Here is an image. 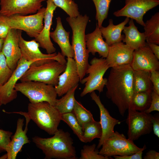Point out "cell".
<instances>
[{"label":"cell","instance_id":"1","mask_svg":"<svg viewBox=\"0 0 159 159\" xmlns=\"http://www.w3.org/2000/svg\"><path fill=\"white\" fill-rule=\"evenodd\" d=\"M105 86L106 95L123 116L129 107L134 93L133 70L130 64L111 68Z\"/></svg>","mask_w":159,"mask_h":159},{"label":"cell","instance_id":"2","mask_svg":"<svg viewBox=\"0 0 159 159\" xmlns=\"http://www.w3.org/2000/svg\"><path fill=\"white\" fill-rule=\"evenodd\" d=\"M33 142L44 154L45 159H76L75 148L70 134L59 129L52 137L43 138L36 136Z\"/></svg>","mask_w":159,"mask_h":159},{"label":"cell","instance_id":"3","mask_svg":"<svg viewBox=\"0 0 159 159\" xmlns=\"http://www.w3.org/2000/svg\"><path fill=\"white\" fill-rule=\"evenodd\" d=\"M89 18L87 15L80 14L76 17H68L66 20L72 32V46L74 54L73 58L77 65L80 81L86 75L89 64V54L86 47L85 31Z\"/></svg>","mask_w":159,"mask_h":159},{"label":"cell","instance_id":"4","mask_svg":"<svg viewBox=\"0 0 159 159\" xmlns=\"http://www.w3.org/2000/svg\"><path fill=\"white\" fill-rule=\"evenodd\" d=\"M13 113L25 115L32 120L41 129L50 135H54L58 129L62 120V114L47 102L30 103L27 112H14Z\"/></svg>","mask_w":159,"mask_h":159},{"label":"cell","instance_id":"5","mask_svg":"<svg viewBox=\"0 0 159 159\" xmlns=\"http://www.w3.org/2000/svg\"><path fill=\"white\" fill-rule=\"evenodd\" d=\"M110 68L105 58L94 57L91 60L86 70L87 76L84 77L80 82L85 85V87L80 94L83 97L95 90L102 92L106 83L107 79L104 76Z\"/></svg>","mask_w":159,"mask_h":159},{"label":"cell","instance_id":"6","mask_svg":"<svg viewBox=\"0 0 159 159\" xmlns=\"http://www.w3.org/2000/svg\"><path fill=\"white\" fill-rule=\"evenodd\" d=\"M66 64L53 61L37 66H30L20 79L21 82L37 81L56 86Z\"/></svg>","mask_w":159,"mask_h":159},{"label":"cell","instance_id":"7","mask_svg":"<svg viewBox=\"0 0 159 159\" xmlns=\"http://www.w3.org/2000/svg\"><path fill=\"white\" fill-rule=\"evenodd\" d=\"M14 89L27 97L31 103L46 102L54 106L57 99L54 87L42 82H21L16 84Z\"/></svg>","mask_w":159,"mask_h":159},{"label":"cell","instance_id":"8","mask_svg":"<svg viewBox=\"0 0 159 159\" xmlns=\"http://www.w3.org/2000/svg\"><path fill=\"white\" fill-rule=\"evenodd\" d=\"M101 146L99 154L109 158L115 155H128L146 149L145 145L142 148H139L133 141L116 131L104 141Z\"/></svg>","mask_w":159,"mask_h":159},{"label":"cell","instance_id":"9","mask_svg":"<svg viewBox=\"0 0 159 159\" xmlns=\"http://www.w3.org/2000/svg\"><path fill=\"white\" fill-rule=\"evenodd\" d=\"M46 8H41L34 14L26 16L15 14L7 16L11 29L23 30L30 37L35 38L42 30L43 21Z\"/></svg>","mask_w":159,"mask_h":159},{"label":"cell","instance_id":"10","mask_svg":"<svg viewBox=\"0 0 159 159\" xmlns=\"http://www.w3.org/2000/svg\"><path fill=\"white\" fill-rule=\"evenodd\" d=\"M21 34L20 35L19 42L22 56L27 61L35 62L31 66H39L53 61L66 64L65 57L60 52L51 54H44L39 49L38 42L34 39L26 41L22 37Z\"/></svg>","mask_w":159,"mask_h":159},{"label":"cell","instance_id":"11","mask_svg":"<svg viewBox=\"0 0 159 159\" xmlns=\"http://www.w3.org/2000/svg\"><path fill=\"white\" fill-rule=\"evenodd\" d=\"M126 120L128 127V138L133 141L142 135L150 133L152 131L153 115L144 112H140L129 107Z\"/></svg>","mask_w":159,"mask_h":159},{"label":"cell","instance_id":"12","mask_svg":"<svg viewBox=\"0 0 159 159\" xmlns=\"http://www.w3.org/2000/svg\"><path fill=\"white\" fill-rule=\"evenodd\" d=\"M159 0H125V5L113 13L116 17L125 16L135 20L144 26V15L148 11L158 6Z\"/></svg>","mask_w":159,"mask_h":159},{"label":"cell","instance_id":"13","mask_svg":"<svg viewBox=\"0 0 159 159\" xmlns=\"http://www.w3.org/2000/svg\"><path fill=\"white\" fill-rule=\"evenodd\" d=\"M35 62L27 61L21 56L8 80L4 85L0 86V102L1 105H6L16 98L17 91L14 89L15 85Z\"/></svg>","mask_w":159,"mask_h":159},{"label":"cell","instance_id":"14","mask_svg":"<svg viewBox=\"0 0 159 159\" xmlns=\"http://www.w3.org/2000/svg\"><path fill=\"white\" fill-rule=\"evenodd\" d=\"M46 0H0V14L6 16L35 14Z\"/></svg>","mask_w":159,"mask_h":159},{"label":"cell","instance_id":"15","mask_svg":"<svg viewBox=\"0 0 159 159\" xmlns=\"http://www.w3.org/2000/svg\"><path fill=\"white\" fill-rule=\"evenodd\" d=\"M80 81L74 58L67 57L65 69L59 76L57 84L54 86L57 95L62 96L73 88L78 86Z\"/></svg>","mask_w":159,"mask_h":159},{"label":"cell","instance_id":"16","mask_svg":"<svg viewBox=\"0 0 159 159\" xmlns=\"http://www.w3.org/2000/svg\"><path fill=\"white\" fill-rule=\"evenodd\" d=\"M22 32L21 30L11 29L4 39L2 50L9 67L13 71L22 56L19 42Z\"/></svg>","mask_w":159,"mask_h":159},{"label":"cell","instance_id":"17","mask_svg":"<svg viewBox=\"0 0 159 159\" xmlns=\"http://www.w3.org/2000/svg\"><path fill=\"white\" fill-rule=\"evenodd\" d=\"M130 65L133 70H159V61L147 44L134 50Z\"/></svg>","mask_w":159,"mask_h":159},{"label":"cell","instance_id":"18","mask_svg":"<svg viewBox=\"0 0 159 159\" xmlns=\"http://www.w3.org/2000/svg\"><path fill=\"white\" fill-rule=\"evenodd\" d=\"M90 93L92 100L97 105L100 112V122L102 127V133L97 147V149H98L101 147L104 141L114 132L115 126L120 124L121 122L110 115L108 111L102 103L99 96L96 94L95 91Z\"/></svg>","mask_w":159,"mask_h":159},{"label":"cell","instance_id":"19","mask_svg":"<svg viewBox=\"0 0 159 159\" xmlns=\"http://www.w3.org/2000/svg\"><path fill=\"white\" fill-rule=\"evenodd\" d=\"M47 6L44 14V25L41 32L34 39L39 43L40 47L46 50L48 54L55 52L56 49L52 42L50 36L54 11L57 6L52 0H47Z\"/></svg>","mask_w":159,"mask_h":159},{"label":"cell","instance_id":"20","mask_svg":"<svg viewBox=\"0 0 159 159\" xmlns=\"http://www.w3.org/2000/svg\"><path fill=\"white\" fill-rule=\"evenodd\" d=\"M23 115L26 119L25 128L23 130L24 119L19 118L17 121L16 132L14 135L11 136V141L6 150L7 159H15L23 146L30 143L26 134L28 130V125L31 120L26 115Z\"/></svg>","mask_w":159,"mask_h":159},{"label":"cell","instance_id":"21","mask_svg":"<svg viewBox=\"0 0 159 159\" xmlns=\"http://www.w3.org/2000/svg\"><path fill=\"white\" fill-rule=\"evenodd\" d=\"M134 50L122 42L110 46L105 58L110 68L131 64Z\"/></svg>","mask_w":159,"mask_h":159},{"label":"cell","instance_id":"22","mask_svg":"<svg viewBox=\"0 0 159 159\" xmlns=\"http://www.w3.org/2000/svg\"><path fill=\"white\" fill-rule=\"evenodd\" d=\"M97 23L92 32L85 35L86 44L89 53L95 55L97 53L100 57L106 58L108 54L110 46L104 41Z\"/></svg>","mask_w":159,"mask_h":159},{"label":"cell","instance_id":"23","mask_svg":"<svg viewBox=\"0 0 159 159\" xmlns=\"http://www.w3.org/2000/svg\"><path fill=\"white\" fill-rule=\"evenodd\" d=\"M56 19V27L54 31L50 32V37L59 45L61 50V53L63 56L73 58L74 52L69 40L70 32L66 31L64 28L59 16Z\"/></svg>","mask_w":159,"mask_h":159},{"label":"cell","instance_id":"24","mask_svg":"<svg viewBox=\"0 0 159 159\" xmlns=\"http://www.w3.org/2000/svg\"><path fill=\"white\" fill-rule=\"evenodd\" d=\"M129 20V18L126 17L123 21L115 25L113 24V20L110 19L109 24L107 26H102L100 28L103 37L105 39V42L109 46L122 41L124 35L122 34L121 33Z\"/></svg>","mask_w":159,"mask_h":159},{"label":"cell","instance_id":"25","mask_svg":"<svg viewBox=\"0 0 159 159\" xmlns=\"http://www.w3.org/2000/svg\"><path fill=\"white\" fill-rule=\"evenodd\" d=\"M128 23L129 26H125L122 31L125 34L123 42L134 50L145 45L146 42L144 32L138 31L133 19H130Z\"/></svg>","mask_w":159,"mask_h":159},{"label":"cell","instance_id":"26","mask_svg":"<svg viewBox=\"0 0 159 159\" xmlns=\"http://www.w3.org/2000/svg\"><path fill=\"white\" fill-rule=\"evenodd\" d=\"M150 72L145 70H134L133 87L134 93L141 92H151L153 86L150 80Z\"/></svg>","mask_w":159,"mask_h":159},{"label":"cell","instance_id":"27","mask_svg":"<svg viewBox=\"0 0 159 159\" xmlns=\"http://www.w3.org/2000/svg\"><path fill=\"white\" fill-rule=\"evenodd\" d=\"M144 32L146 42L159 44V12L145 23Z\"/></svg>","mask_w":159,"mask_h":159},{"label":"cell","instance_id":"28","mask_svg":"<svg viewBox=\"0 0 159 159\" xmlns=\"http://www.w3.org/2000/svg\"><path fill=\"white\" fill-rule=\"evenodd\" d=\"M78 87L73 88L60 99H57L54 106L61 114L72 112L76 100L75 93Z\"/></svg>","mask_w":159,"mask_h":159},{"label":"cell","instance_id":"29","mask_svg":"<svg viewBox=\"0 0 159 159\" xmlns=\"http://www.w3.org/2000/svg\"><path fill=\"white\" fill-rule=\"evenodd\" d=\"M152 92H141L134 93L129 107L138 111H145L150 105L152 100Z\"/></svg>","mask_w":159,"mask_h":159},{"label":"cell","instance_id":"30","mask_svg":"<svg viewBox=\"0 0 159 159\" xmlns=\"http://www.w3.org/2000/svg\"><path fill=\"white\" fill-rule=\"evenodd\" d=\"M83 131L82 142L85 143L90 142L96 138L100 139L102 135L100 122L95 120L86 124L83 129Z\"/></svg>","mask_w":159,"mask_h":159},{"label":"cell","instance_id":"31","mask_svg":"<svg viewBox=\"0 0 159 159\" xmlns=\"http://www.w3.org/2000/svg\"><path fill=\"white\" fill-rule=\"evenodd\" d=\"M82 129L88 122L94 120L92 115L80 102L76 100L72 112Z\"/></svg>","mask_w":159,"mask_h":159},{"label":"cell","instance_id":"32","mask_svg":"<svg viewBox=\"0 0 159 159\" xmlns=\"http://www.w3.org/2000/svg\"><path fill=\"white\" fill-rule=\"evenodd\" d=\"M96 10L95 19L100 28L103 21L107 17L109 7L112 0H92Z\"/></svg>","mask_w":159,"mask_h":159},{"label":"cell","instance_id":"33","mask_svg":"<svg viewBox=\"0 0 159 159\" xmlns=\"http://www.w3.org/2000/svg\"><path fill=\"white\" fill-rule=\"evenodd\" d=\"M62 120L65 122L70 127L74 133L82 142L83 129L73 112L62 114Z\"/></svg>","mask_w":159,"mask_h":159},{"label":"cell","instance_id":"34","mask_svg":"<svg viewBox=\"0 0 159 159\" xmlns=\"http://www.w3.org/2000/svg\"><path fill=\"white\" fill-rule=\"evenodd\" d=\"M57 7L63 9L70 17H76L80 14L78 5L73 0H52Z\"/></svg>","mask_w":159,"mask_h":159},{"label":"cell","instance_id":"35","mask_svg":"<svg viewBox=\"0 0 159 159\" xmlns=\"http://www.w3.org/2000/svg\"><path fill=\"white\" fill-rule=\"evenodd\" d=\"M95 144L84 145L81 150L80 159H108L109 158L99 154L98 149H96Z\"/></svg>","mask_w":159,"mask_h":159},{"label":"cell","instance_id":"36","mask_svg":"<svg viewBox=\"0 0 159 159\" xmlns=\"http://www.w3.org/2000/svg\"><path fill=\"white\" fill-rule=\"evenodd\" d=\"M13 72L9 67L5 56L1 52L0 53V86L4 85L7 81Z\"/></svg>","mask_w":159,"mask_h":159},{"label":"cell","instance_id":"37","mask_svg":"<svg viewBox=\"0 0 159 159\" xmlns=\"http://www.w3.org/2000/svg\"><path fill=\"white\" fill-rule=\"evenodd\" d=\"M12 134L11 132L0 129V153L6 151Z\"/></svg>","mask_w":159,"mask_h":159},{"label":"cell","instance_id":"38","mask_svg":"<svg viewBox=\"0 0 159 159\" xmlns=\"http://www.w3.org/2000/svg\"><path fill=\"white\" fill-rule=\"evenodd\" d=\"M11 29L7 16L0 14V38L5 39Z\"/></svg>","mask_w":159,"mask_h":159},{"label":"cell","instance_id":"39","mask_svg":"<svg viewBox=\"0 0 159 159\" xmlns=\"http://www.w3.org/2000/svg\"><path fill=\"white\" fill-rule=\"evenodd\" d=\"M151 97L150 105L149 108L144 112L148 113L155 111H159V95L153 90Z\"/></svg>","mask_w":159,"mask_h":159},{"label":"cell","instance_id":"40","mask_svg":"<svg viewBox=\"0 0 159 159\" xmlns=\"http://www.w3.org/2000/svg\"><path fill=\"white\" fill-rule=\"evenodd\" d=\"M150 80L153 86V90L159 95V71L153 70L150 72Z\"/></svg>","mask_w":159,"mask_h":159},{"label":"cell","instance_id":"41","mask_svg":"<svg viewBox=\"0 0 159 159\" xmlns=\"http://www.w3.org/2000/svg\"><path fill=\"white\" fill-rule=\"evenodd\" d=\"M152 129L154 134L159 137V115L157 113L153 115L152 118Z\"/></svg>","mask_w":159,"mask_h":159},{"label":"cell","instance_id":"42","mask_svg":"<svg viewBox=\"0 0 159 159\" xmlns=\"http://www.w3.org/2000/svg\"><path fill=\"white\" fill-rule=\"evenodd\" d=\"M145 150H143L140 151L130 155L120 156L115 155L113 156L115 159H142L143 151Z\"/></svg>","mask_w":159,"mask_h":159},{"label":"cell","instance_id":"43","mask_svg":"<svg viewBox=\"0 0 159 159\" xmlns=\"http://www.w3.org/2000/svg\"><path fill=\"white\" fill-rule=\"evenodd\" d=\"M143 158L144 159H159V153L155 150H150L146 153Z\"/></svg>","mask_w":159,"mask_h":159},{"label":"cell","instance_id":"44","mask_svg":"<svg viewBox=\"0 0 159 159\" xmlns=\"http://www.w3.org/2000/svg\"><path fill=\"white\" fill-rule=\"evenodd\" d=\"M147 44L153 52L159 59V45L149 42H146Z\"/></svg>","mask_w":159,"mask_h":159},{"label":"cell","instance_id":"45","mask_svg":"<svg viewBox=\"0 0 159 159\" xmlns=\"http://www.w3.org/2000/svg\"><path fill=\"white\" fill-rule=\"evenodd\" d=\"M4 39L0 38V53L1 52Z\"/></svg>","mask_w":159,"mask_h":159},{"label":"cell","instance_id":"46","mask_svg":"<svg viewBox=\"0 0 159 159\" xmlns=\"http://www.w3.org/2000/svg\"><path fill=\"white\" fill-rule=\"evenodd\" d=\"M1 102H0V106H1Z\"/></svg>","mask_w":159,"mask_h":159}]
</instances>
